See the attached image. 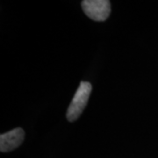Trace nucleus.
<instances>
[{
  "label": "nucleus",
  "mask_w": 158,
  "mask_h": 158,
  "mask_svg": "<svg viewBox=\"0 0 158 158\" xmlns=\"http://www.w3.org/2000/svg\"><path fill=\"white\" fill-rule=\"evenodd\" d=\"M91 89L92 87L89 82L82 81L80 83L79 87L74 95L72 101L70 103L66 113V117L69 121L73 122L77 120L79 118V116L82 114L85 106H87Z\"/></svg>",
  "instance_id": "nucleus-1"
},
{
  "label": "nucleus",
  "mask_w": 158,
  "mask_h": 158,
  "mask_svg": "<svg viewBox=\"0 0 158 158\" xmlns=\"http://www.w3.org/2000/svg\"><path fill=\"white\" fill-rule=\"evenodd\" d=\"M82 7L85 14L95 21H105L111 13V4L107 0H85Z\"/></svg>",
  "instance_id": "nucleus-2"
},
{
  "label": "nucleus",
  "mask_w": 158,
  "mask_h": 158,
  "mask_svg": "<svg viewBox=\"0 0 158 158\" xmlns=\"http://www.w3.org/2000/svg\"><path fill=\"white\" fill-rule=\"evenodd\" d=\"M25 138V132L18 127L0 135V151L9 152L20 146Z\"/></svg>",
  "instance_id": "nucleus-3"
}]
</instances>
